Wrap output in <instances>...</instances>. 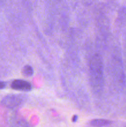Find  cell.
<instances>
[{
  "label": "cell",
  "mask_w": 126,
  "mask_h": 127,
  "mask_svg": "<svg viewBox=\"0 0 126 127\" xmlns=\"http://www.w3.org/2000/svg\"><path fill=\"white\" fill-rule=\"evenodd\" d=\"M89 81L95 93H101L105 84L104 67L102 58L98 54L92 56L89 62Z\"/></svg>",
  "instance_id": "6da1fadb"
},
{
  "label": "cell",
  "mask_w": 126,
  "mask_h": 127,
  "mask_svg": "<svg viewBox=\"0 0 126 127\" xmlns=\"http://www.w3.org/2000/svg\"><path fill=\"white\" fill-rule=\"evenodd\" d=\"M23 102V97L17 94H9L4 97L1 103L3 106L8 109H16Z\"/></svg>",
  "instance_id": "7a4b0ae2"
},
{
  "label": "cell",
  "mask_w": 126,
  "mask_h": 127,
  "mask_svg": "<svg viewBox=\"0 0 126 127\" xmlns=\"http://www.w3.org/2000/svg\"><path fill=\"white\" fill-rule=\"evenodd\" d=\"M12 89L19 91L28 92L32 90V86L29 82L23 79H16L12 82L11 85Z\"/></svg>",
  "instance_id": "3957f363"
},
{
  "label": "cell",
  "mask_w": 126,
  "mask_h": 127,
  "mask_svg": "<svg viewBox=\"0 0 126 127\" xmlns=\"http://www.w3.org/2000/svg\"><path fill=\"white\" fill-rule=\"evenodd\" d=\"M11 127H31L28 122L19 116H14L11 119Z\"/></svg>",
  "instance_id": "277c9868"
},
{
  "label": "cell",
  "mask_w": 126,
  "mask_h": 127,
  "mask_svg": "<svg viewBox=\"0 0 126 127\" xmlns=\"http://www.w3.org/2000/svg\"><path fill=\"white\" fill-rule=\"evenodd\" d=\"M112 124V122L107 119H93L90 122V125L93 127H103L108 126Z\"/></svg>",
  "instance_id": "5b68a950"
},
{
  "label": "cell",
  "mask_w": 126,
  "mask_h": 127,
  "mask_svg": "<svg viewBox=\"0 0 126 127\" xmlns=\"http://www.w3.org/2000/svg\"><path fill=\"white\" fill-rule=\"evenodd\" d=\"M22 73L23 75L27 77L32 76L33 74V69L31 66L27 64L22 68Z\"/></svg>",
  "instance_id": "8992f818"
},
{
  "label": "cell",
  "mask_w": 126,
  "mask_h": 127,
  "mask_svg": "<svg viewBox=\"0 0 126 127\" xmlns=\"http://www.w3.org/2000/svg\"><path fill=\"white\" fill-rule=\"evenodd\" d=\"M6 83L3 81H0V89H2L6 88Z\"/></svg>",
  "instance_id": "52a82bcc"
},
{
  "label": "cell",
  "mask_w": 126,
  "mask_h": 127,
  "mask_svg": "<svg viewBox=\"0 0 126 127\" xmlns=\"http://www.w3.org/2000/svg\"><path fill=\"white\" fill-rule=\"evenodd\" d=\"M7 0H0V8L2 7L6 4Z\"/></svg>",
  "instance_id": "ba28073f"
},
{
  "label": "cell",
  "mask_w": 126,
  "mask_h": 127,
  "mask_svg": "<svg viewBox=\"0 0 126 127\" xmlns=\"http://www.w3.org/2000/svg\"><path fill=\"white\" fill-rule=\"evenodd\" d=\"M78 119H79V117H78L77 115H74V116H73L72 120L73 122H76L78 120Z\"/></svg>",
  "instance_id": "9c48e42d"
},
{
  "label": "cell",
  "mask_w": 126,
  "mask_h": 127,
  "mask_svg": "<svg viewBox=\"0 0 126 127\" xmlns=\"http://www.w3.org/2000/svg\"></svg>",
  "instance_id": "30bf717a"
}]
</instances>
